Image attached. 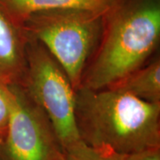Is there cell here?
Here are the masks:
<instances>
[{"label": "cell", "mask_w": 160, "mask_h": 160, "mask_svg": "<svg viewBox=\"0 0 160 160\" xmlns=\"http://www.w3.org/2000/svg\"><path fill=\"white\" fill-rule=\"evenodd\" d=\"M121 0H0V6L17 24L36 12L77 9L105 14Z\"/></svg>", "instance_id": "obj_7"}, {"label": "cell", "mask_w": 160, "mask_h": 160, "mask_svg": "<svg viewBox=\"0 0 160 160\" xmlns=\"http://www.w3.org/2000/svg\"><path fill=\"white\" fill-rule=\"evenodd\" d=\"M20 86L47 116L64 152L82 142L75 117L76 90L60 63L37 40L28 38Z\"/></svg>", "instance_id": "obj_4"}, {"label": "cell", "mask_w": 160, "mask_h": 160, "mask_svg": "<svg viewBox=\"0 0 160 160\" xmlns=\"http://www.w3.org/2000/svg\"><path fill=\"white\" fill-rule=\"evenodd\" d=\"M125 160H160V147H154L126 155Z\"/></svg>", "instance_id": "obj_11"}, {"label": "cell", "mask_w": 160, "mask_h": 160, "mask_svg": "<svg viewBox=\"0 0 160 160\" xmlns=\"http://www.w3.org/2000/svg\"><path fill=\"white\" fill-rule=\"evenodd\" d=\"M28 38L0 6V82L21 86L26 70Z\"/></svg>", "instance_id": "obj_6"}, {"label": "cell", "mask_w": 160, "mask_h": 160, "mask_svg": "<svg viewBox=\"0 0 160 160\" xmlns=\"http://www.w3.org/2000/svg\"><path fill=\"white\" fill-rule=\"evenodd\" d=\"M110 87L126 92L147 102L160 103L159 54Z\"/></svg>", "instance_id": "obj_8"}, {"label": "cell", "mask_w": 160, "mask_h": 160, "mask_svg": "<svg viewBox=\"0 0 160 160\" xmlns=\"http://www.w3.org/2000/svg\"><path fill=\"white\" fill-rule=\"evenodd\" d=\"M10 86L13 103L0 142V160H64V149L45 112L22 86Z\"/></svg>", "instance_id": "obj_5"}, {"label": "cell", "mask_w": 160, "mask_h": 160, "mask_svg": "<svg viewBox=\"0 0 160 160\" xmlns=\"http://www.w3.org/2000/svg\"><path fill=\"white\" fill-rule=\"evenodd\" d=\"M103 15L77 9L46 10L31 13L20 25L28 38L45 46L78 90L101 39Z\"/></svg>", "instance_id": "obj_3"}, {"label": "cell", "mask_w": 160, "mask_h": 160, "mask_svg": "<svg viewBox=\"0 0 160 160\" xmlns=\"http://www.w3.org/2000/svg\"><path fill=\"white\" fill-rule=\"evenodd\" d=\"M125 157L107 147H92L81 142L65 151L64 160H125Z\"/></svg>", "instance_id": "obj_9"}, {"label": "cell", "mask_w": 160, "mask_h": 160, "mask_svg": "<svg viewBox=\"0 0 160 160\" xmlns=\"http://www.w3.org/2000/svg\"><path fill=\"white\" fill-rule=\"evenodd\" d=\"M75 117L81 141L122 155L160 147V103L111 87L76 90Z\"/></svg>", "instance_id": "obj_2"}, {"label": "cell", "mask_w": 160, "mask_h": 160, "mask_svg": "<svg viewBox=\"0 0 160 160\" xmlns=\"http://www.w3.org/2000/svg\"><path fill=\"white\" fill-rule=\"evenodd\" d=\"M159 43L160 0H121L103 15L102 37L81 86H112L157 55Z\"/></svg>", "instance_id": "obj_1"}, {"label": "cell", "mask_w": 160, "mask_h": 160, "mask_svg": "<svg viewBox=\"0 0 160 160\" xmlns=\"http://www.w3.org/2000/svg\"><path fill=\"white\" fill-rule=\"evenodd\" d=\"M13 95L11 86L0 82V142L6 134L11 118Z\"/></svg>", "instance_id": "obj_10"}]
</instances>
